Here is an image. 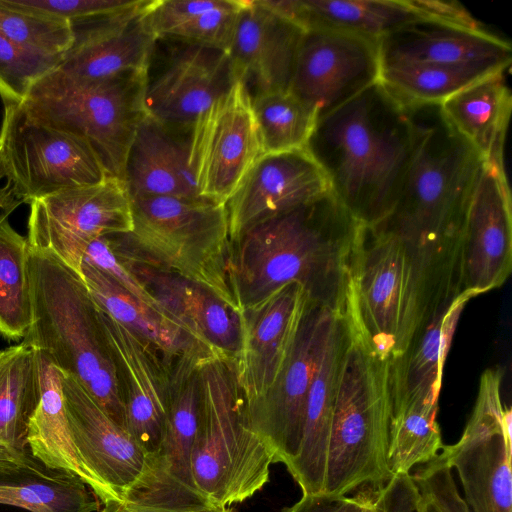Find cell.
Here are the masks:
<instances>
[{"mask_svg": "<svg viewBox=\"0 0 512 512\" xmlns=\"http://www.w3.org/2000/svg\"><path fill=\"white\" fill-rule=\"evenodd\" d=\"M469 300L460 294L443 305L408 348L389 361L391 409L438 404L444 362Z\"/></svg>", "mask_w": 512, "mask_h": 512, "instance_id": "obj_30", "label": "cell"}, {"mask_svg": "<svg viewBox=\"0 0 512 512\" xmlns=\"http://www.w3.org/2000/svg\"><path fill=\"white\" fill-rule=\"evenodd\" d=\"M145 3L72 24L74 43L53 73L81 83L147 71L157 41L143 19Z\"/></svg>", "mask_w": 512, "mask_h": 512, "instance_id": "obj_23", "label": "cell"}, {"mask_svg": "<svg viewBox=\"0 0 512 512\" xmlns=\"http://www.w3.org/2000/svg\"><path fill=\"white\" fill-rule=\"evenodd\" d=\"M0 504L31 512H97L95 494L82 479L53 469L36 458L32 463L0 469Z\"/></svg>", "mask_w": 512, "mask_h": 512, "instance_id": "obj_36", "label": "cell"}, {"mask_svg": "<svg viewBox=\"0 0 512 512\" xmlns=\"http://www.w3.org/2000/svg\"><path fill=\"white\" fill-rule=\"evenodd\" d=\"M350 331L335 314L309 387L297 456L286 466L303 495H322L335 398Z\"/></svg>", "mask_w": 512, "mask_h": 512, "instance_id": "obj_27", "label": "cell"}, {"mask_svg": "<svg viewBox=\"0 0 512 512\" xmlns=\"http://www.w3.org/2000/svg\"><path fill=\"white\" fill-rule=\"evenodd\" d=\"M500 70L506 69L489 65L391 64L381 66L380 81L406 103L440 104Z\"/></svg>", "mask_w": 512, "mask_h": 512, "instance_id": "obj_38", "label": "cell"}, {"mask_svg": "<svg viewBox=\"0 0 512 512\" xmlns=\"http://www.w3.org/2000/svg\"><path fill=\"white\" fill-rule=\"evenodd\" d=\"M0 174L14 197L28 205L109 177L86 141L35 119L20 104H4Z\"/></svg>", "mask_w": 512, "mask_h": 512, "instance_id": "obj_10", "label": "cell"}, {"mask_svg": "<svg viewBox=\"0 0 512 512\" xmlns=\"http://www.w3.org/2000/svg\"><path fill=\"white\" fill-rule=\"evenodd\" d=\"M116 254L167 313L221 359L233 364L240 347L238 311L200 284Z\"/></svg>", "mask_w": 512, "mask_h": 512, "instance_id": "obj_28", "label": "cell"}, {"mask_svg": "<svg viewBox=\"0 0 512 512\" xmlns=\"http://www.w3.org/2000/svg\"><path fill=\"white\" fill-rule=\"evenodd\" d=\"M408 105L414 128L411 158L391 210L374 225L430 247L456 249L485 161L450 125L440 104Z\"/></svg>", "mask_w": 512, "mask_h": 512, "instance_id": "obj_5", "label": "cell"}, {"mask_svg": "<svg viewBox=\"0 0 512 512\" xmlns=\"http://www.w3.org/2000/svg\"><path fill=\"white\" fill-rule=\"evenodd\" d=\"M418 512H438V510L430 501L421 495Z\"/></svg>", "mask_w": 512, "mask_h": 512, "instance_id": "obj_51", "label": "cell"}, {"mask_svg": "<svg viewBox=\"0 0 512 512\" xmlns=\"http://www.w3.org/2000/svg\"><path fill=\"white\" fill-rule=\"evenodd\" d=\"M311 302L301 284L290 282L240 309V347L232 368L245 407L259 401L274 384Z\"/></svg>", "mask_w": 512, "mask_h": 512, "instance_id": "obj_18", "label": "cell"}, {"mask_svg": "<svg viewBox=\"0 0 512 512\" xmlns=\"http://www.w3.org/2000/svg\"><path fill=\"white\" fill-rule=\"evenodd\" d=\"M97 512H233L230 507L221 506H208L202 508L188 509V510H164V509H150L130 506L124 503L107 502L103 505L102 509Z\"/></svg>", "mask_w": 512, "mask_h": 512, "instance_id": "obj_48", "label": "cell"}, {"mask_svg": "<svg viewBox=\"0 0 512 512\" xmlns=\"http://www.w3.org/2000/svg\"><path fill=\"white\" fill-rule=\"evenodd\" d=\"M369 498L370 496L365 495L344 496L333 503L329 512H364Z\"/></svg>", "mask_w": 512, "mask_h": 512, "instance_id": "obj_50", "label": "cell"}, {"mask_svg": "<svg viewBox=\"0 0 512 512\" xmlns=\"http://www.w3.org/2000/svg\"><path fill=\"white\" fill-rule=\"evenodd\" d=\"M146 77L147 71H141L78 83L52 70L20 105L35 119L86 141L108 176L124 182L127 153L146 115Z\"/></svg>", "mask_w": 512, "mask_h": 512, "instance_id": "obj_9", "label": "cell"}, {"mask_svg": "<svg viewBox=\"0 0 512 512\" xmlns=\"http://www.w3.org/2000/svg\"><path fill=\"white\" fill-rule=\"evenodd\" d=\"M39 400L32 348L20 342L0 350V469L32 463L29 423Z\"/></svg>", "mask_w": 512, "mask_h": 512, "instance_id": "obj_33", "label": "cell"}, {"mask_svg": "<svg viewBox=\"0 0 512 512\" xmlns=\"http://www.w3.org/2000/svg\"><path fill=\"white\" fill-rule=\"evenodd\" d=\"M421 495L411 473H396L372 497L373 512H418Z\"/></svg>", "mask_w": 512, "mask_h": 512, "instance_id": "obj_46", "label": "cell"}, {"mask_svg": "<svg viewBox=\"0 0 512 512\" xmlns=\"http://www.w3.org/2000/svg\"><path fill=\"white\" fill-rule=\"evenodd\" d=\"M500 70L467 85L440 103L456 132L485 162L504 165V145L512 110V96Z\"/></svg>", "mask_w": 512, "mask_h": 512, "instance_id": "obj_31", "label": "cell"}, {"mask_svg": "<svg viewBox=\"0 0 512 512\" xmlns=\"http://www.w3.org/2000/svg\"><path fill=\"white\" fill-rule=\"evenodd\" d=\"M33 351L39 400L28 428L30 450L34 457L48 467L79 476L95 494V482L79 458L70 435L62 372L46 353L38 349Z\"/></svg>", "mask_w": 512, "mask_h": 512, "instance_id": "obj_35", "label": "cell"}, {"mask_svg": "<svg viewBox=\"0 0 512 512\" xmlns=\"http://www.w3.org/2000/svg\"><path fill=\"white\" fill-rule=\"evenodd\" d=\"M381 66L391 64L489 65L508 69L511 45L482 29L428 19L407 23L378 40Z\"/></svg>", "mask_w": 512, "mask_h": 512, "instance_id": "obj_26", "label": "cell"}, {"mask_svg": "<svg viewBox=\"0 0 512 512\" xmlns=\"http://www.w3.org/2000/svg\"><path fill=\"white\" fill-rule=\"evenodd\" d=\"M131 201L133 230L119 235L137 252L129 257L200 284L239 312L230 280L233 244L226 204L174 196Z\"/></svg>", "mask_w": 512, "mask_h": 512, "instance_id": "obj_7", "label": "cell"}, {"mask_svg": "<svg viewBox=\"0 0 512 512\" xmlns=\"http://www.w3.org/2000/svg\"><path fill=\"white\" fill-rule=\"evenodd\" d=\"M28 271L32 320L22 343L46 353L125 429L118 368L104 334L100 309L82 277L54 256L30 249Z\"/></svg>", "mask_w": 512, "mask_h": 512, "instance_id": "obj_4", "label": "cell"}, {"mask_svg": "<svg viewBox=\"0 0 512 512\" xmlns=\"http://www.w3.org/2000/svg\"><path fill=\"white\" fill-rule=\"evenodd\" d=\"M364 512H373V510H372V497L369 498L368 504H367Z\"/></svg>", "mask_w": 512, "mask_h": 512, "instance_id": "obj_52", "label": "cell"}, {"mask_svg": "<svg viewBox=\"0 0 512 512\" xmlns=\"http://www.w3.org/2000/svg\"><path fill=\"white\" fill-rule=\"evenodd\" d=\"M264 154L306 149L316 112L289 89L251 96Z\"/></svg>", "mask_w": 512, "mask_h": 512, "instance_id": "obj_39", "label": "cell"}, {"mask_svg": "<svg viewBox=\"0 0 512 512\" xmlns=\"http://www.w3.org/2000/svg\"><path fill=\"white\" fill-rule=\"evenodd\" d=\"M197 371L171 382L165 436L148 461L144 484L130 506L164 510L208 507L191 472V454L198 425Z\"/></svg>", "mask_w": 512, "mask_h": 512, "instance_id": "obj_22", "label": "cell"}, {"mask_svg": "<svg viewBox=\"0 0 512 512\" xmlns=\"http://www.w3.org/2000/svg\"><path fill=\"white\" fill-rule=\"evenodd\" d=\"M83 262L109 276L136 300L167 313L142 281L114 252L107 236L95 239L90 243L85 251Z\"/></svg>", "mask_w": 512, "mask_h": 512, "instance_id": "obj_44", "label": "cell"}, {"mask_svg": "<svg viewBox=\"0 0 512 512\" xmlns=\"http://www.w3.org/2000/svg\"><path fill=\"white\" fill-rule=\"evenodd\" d=\"M62 387L70 435L95 482V495L103 504H133L147 474L145 453L76 379L62 373Z\"/></svg>", "mask_w": 512, "mask_h": 512, "instance_id": "obj_16", "label": "cell"}, {"mask_svg": "<svg viewBox=\"0 0 512 512\" xmlns=\"http://www.w3.org/2000/svg\"><path fill=\"white\" fill-rule=\"evenodd\" d=\"M36 11L48 13L72 24L131 9L141 0H18Z\"/></svg>", "mask_w": 512, "mask_h": 512, "instance_id": "obj_45", "label": "cell"}, {"mask_svg": "<svg viewBox=\"0 0 512 512\" xmlns=\"http://www.w3.org/2000/svg\"><path fill=\"white\" fill-rule=\"evenodd\" d=\"M177 129L145 115L130 144L124 184L130 198L174 196L198 198L199 193L189 166L188 140Z\"/></svg>", "mask_w": 512, "mask_h": 512, "instance_id": "obj_29", "label": "cell"}, {"mask_svg": "<svg viewBox=\"0 0 512 512\" xmlns=\"http://www.w3.org/2000/svg\"><path fill=\"white\" fill-rule=\"evenodd\" d=\"M413 142L408 103L379 80L319 117L306 150L340 203L361 224L374 225L396 200Z\"/></svg>", "mask_w": 512, "mask_h": 512, "instance_id": "obj_3", "label": "cell"}, {"mask_svg": "<svg viewBox=\"0 0 512 512\" xmlns=\"http://www.w3.org/2000/svg\"><path fill=\"white\" fill-rule=\"evenodd\" d=\"M81 277L104 313L160 355L170 380L194 372L210 360L221 359L170 314L136 300L97 268L83 262Z\"/></svg>", "mask_w": 512, "mask_h": 512, "instance_id": "obj_24", "label": "cell"}, {"mask_svg": "<svg viewBox=\"0 0 512 512\" xmlns=\"http://www.w3.org/2000/svg\"><path fill=\"white\" fill-rule=\"evenodd\" d=\"M501 380L499 369L482 373L460 439L440 451L456 470L471 512H512V413L502 402Z\"/></svg>", "mask_w": 512, "mask_h": 512, "instance_id": "obj_12", "label": "cell"}, {"mask_svg": "<svg viewBox=\"0 0 512 512\" xmlns=\"http://www.w3.org/2000/svg\"><path fill=\"white\" fill-rule=\"evenodd\" d=\"M304 30L336 29L379 40L391 31L425 19L410 0H262Z\"/></svg>", "mask_w": 512, "mask_h": 512, "instance_id": "obj_32", "label": "cell"}, {"mask_svg": "<svg viewBox=\"0 0 512 512\" xmlns=\"http://www.w3.org/2000/svg\"><path fill=\"white\" fill-rule=\"evenodd\" d=\"M62 58L26 49L0 31V96L4 104H21L32 86L54 70Z\"/></svg>", "mask_w": 512, "mask_h": 512, "instance_id": "obj_42", "label": "cell"}, {"mask_svg": "<svg viewBox=\"0 0 512 512\" xmlns=\"http://www.w3.org/2000/svg\"><path fill=\"white\" fill-rule=\"evenodd\" d=\"M0 31L18 45L48 57L62 58L74 43L70 21L19 3L0 0Z\"/></svg>", "mask_w": 512, "mask_h": 512, "instance_id": "obj_41", "label": "cell"}, {"mask_svg": "<svg viewBox=\"0 0 512 512\" xmlns=\"http://www.w3.org/2000/svg\"><path fill=\"white\" fill-rule=\"evenodd\" d=\"M304 31L262 0L247 1L228 50L238 78L255 94L288 90Z\"/></svg>", "mask_w": 512, "mask_h": 512, "instance_id": "obj_25", "label": "cell"}, {"mask_svg": "<svg viewBox=\"0 0 512 512\" xmlns=\"http://www.w3.org/2000/svg\"><path fill=\"white\" fill-rule=\"evenodd\" d=\"M322 495H303L286 512H329L333 503Z\"/></svg>", "mask_w": 512, "mask_h": 512, "instance_id": "obj_49", "label": "cell"}, {"mask_svg": "<svg viewBox=\"0 0 512 512\" xmlns=\"http://www.w3.org/2000/svg\"><path fill=\"white\" fill-rule=\"evenodd\" d=\"M362 224L328 191L247 230L233 245L230 280L239 309L297 282L312 302L344 313Z\"/></svg>", "mask_w": 512, "mask_h": 512, "instance_id": "obj_2", "label": "cell"}, {"mask_svg": "<svg viewBox=\"0 0 512 512\" xmlns=\"http://www.w3.org/2000/svg\"><path fill=\"white\" fill-rule=\"evenodd\" d=\"M330 191L306 149L263 154L227 201L232 244L249 229Z\"/></svg>", "mask_w": 512, "mask_h": 512, "instance_id": "obj_20", "label": "cell"}, {"mask_svg": "<svg viewBox=\"0 0 512 512\" xmlns=\"http://www.w3.org/2000/svg\"><path fill=\"white\" fill-rule=\"evenodd\" d=\"M246 0H153L143 19L156 41L198 44L228 52Z\"/></svg>", "mask_w": 512, "mask_h": 512, "instance_id": "obj_34", "label": "cell"}, {"mask_svg": "<svg viewBox=\"0 0 512 512\" xmlns=\"http://www.w3.org/2000/svg\"><path fill=\"white\" fill-rule=\"evenodd\" d=\"M157 72H147L146 115L181 130L227 93L239 79L228 52L174 42Z\"/></svg>", "mask_w": 512, "mask_h": 512, "instance_id": "obj_19", "label": "cell"}, {"mask_svg": "<svg viewBox=\"0 0 512 512\" xmlns=\"http://www.w3.org/2000/svg\"><path fill=\"white\" fill-rule=\"evenodd\" d=\"M197 375L199 414L192 477L209 505L229 507L267 484L273 458L249 426L232 364L213 359L200 366Z\"/></svg>", "mask_w": 512, "mask_h": 512, "instance_id": "obj_8", "label": "cell"}, {"mask_svg": "<svg viewBox=\"0 0 512 512\" xmlns=\"http://www.w3.org/2000/svg\"><path fill=\"white\" fill-rule=\"evenodd\" d=\"M458 295L456 249L430 247L362 224L343 316L351 333L379 358L401 355Z\"/></svg>", "mask_w": 512, "mask_h": 512, "instance_id": "obj_1", "label": "cell"}, {"mask_svg": "<svg viewBox=\"0 0 512 512\" xmlns=\"http://www.w3.org/2000/svg\"><path fill=\"white\" fill-rule=\"evenodd\" d=\"M29 249L48 253L81 276L92 241L133 230L132 201L123 181L107 177L59 191L29 204Z\"/></svg>", "mask_w": 512, "mask_h": 512, "instance_id": "obj_11", "label": "cell"}, {"mask_svg": "<svg viewBox=\"0 0 512 512\" xmlns=\"http://www.w3.org/2000/svg\"><path fill=\"white\" fill-rule=\"evenodd\" d=\"M188 146L199 196L226 204L264 154L251 96L242 80L197 117Z\"/></svg>", "mask_w": 512, "mask_h": 512, "instance_id": "obj_13", "label": "cell"}, {"mask_svg": "<svg viewBox=\"0 0 512 512\" xmlns=\"http://www.w3.org/2000/svg\"><path fill=\"white\" fill-rule=\"evenodd\" d=\"M100 319L121 379L125 429L145 453L148 464L165 436L170 373L149 344L101 309Z\"/></svg>", "mask_w": 512, "mask_h": 512, "instance_id": "obj_21", "label": "cell"}, {"mask_svg": "<svg viewBox=\"0 0 512 512\" xmlns=\"http://www.w3.org/2000/svg\"><path fill=\"white\" fill-rule=\"evenodd\" d=\"M459 293L502 286L512 270V203L505 166L484 162L457 237Z\"/></svg>", "mask_w": 512, "mask_h": 512, "instance_id": "obj_14", "label": "cell"}, {"mask_svg": "<svg viewBox=\"0 0 512 512\" xmlns=\"http://www.w3.org/2000/svg\"><path fill=\"white\" fill-rule=\"evenodd\" d=\"M0 212V336L8 341L23 339L32 320L27 238L17 232Z\"/></svg>", "mask_w": 512, "mask_h": 512, "instance_id": "obj_37", "label": "cell"}, {"mask_svg": "<svg viewBox=\"0 0 512 512\" xmlns=\"http://www.w3.org/2000/svg\"><path fill=\"white\" fill-rule=\"evenodd\" d=\"M390 418L389 361L379 358L350 331L335 398L322 496L333 502L364 486L379 488L392 476L388 465Z\"/></svg>", "mask_w": 512, "mask_h": 512, "instance_id": "obj_6", "label": "cell"}, {"mask_svg": "<svg viewBox=\"0 0 512 512\" xmlns=\"http://www.w3.org/2000/svg\"><path fill=\"white\" fill-rule=\"evenodd\" d=\"M380 71L378 40L336 29H307L289 90L319 118L379 81Z\"/></svg>", "mask_w": 512, "mask_h": 512, "instance_id": "obj_17", "label": "cell"}, {"mask_svg": "<svg viewBox=\"0 0 512 512\" xmlns=\"http://www.w3.org/2000/svg\"><path fill=\"white\" fill-rule=\"evenodd\" d=\"M413 7L428 20H434L469 29L483 26L457 1L410 0Z\"/></svg>", "mask_w": 512, "mask_h": 512, "instance_id": "obj_47", "label": "cell"}, {"mask_svg": "<svg viewBox=\"0 0 512 512\" xmlns=\"http://www.w3.org/2000/svg\"><path fill=\"white\" fill-rule=\"evenodd\" d=\"M452 471L439 453L431 461L420 465L412 476L420 494L438 512H471L457 489Z\"/></svg>", "mask_w": 512, "mask_h": 512, "instance_id": "obj_43", "label": "cell"}, {"mask_svg": "<svg viewBox=\"0 0 512 512\" xmlns=\"http://www.w3.org/2000/svg\"><path fill=\"white\" fill-rule=\"evenodd\" d=\"M438 405L410 404L391 410L388 465L392 474L410 473L443 448L436 420Z\"/></svg>", "mask_w": 512, "mask_h": 512, "instance_id": "obj_40", "label": "cell"}, {"mask_svg": "<svg viewBox=\"0 0 512 512\" xmlns=\"http://www.w3.org/2000/svg\"><path fill=\"white\" fill-rule=\"evenodd\" d=\"M335 314L310 303L282 371L268 392L246 407L249 426L273 464L288 466L299 452L309 387Z\"/></svg>", "mask_w": 512, "mask_h": 512, "instance_id": "obj_15", "label": "cell"}]
</instances>
